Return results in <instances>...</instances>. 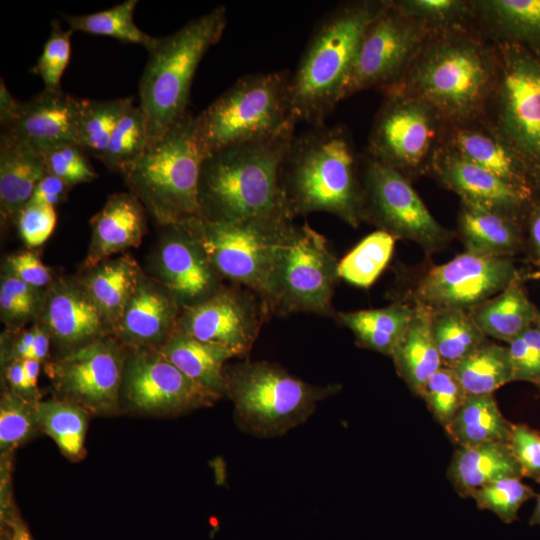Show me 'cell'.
Masks as SVG:
<instances>
[{"instance_id":"obj_26","label":"cell","mask_w":540,"mask_h":540,"mask_svg":"<svg viewBox=\"0 0 540 540\" xmlns=\"http://www.w3.org/2000/svg\"><path fill=\"white\" fill-rule=\"evenodd\" d=\"M448 477L461 497H471L478 488L503 478H522L511 446L505 442H487L458 447Z\"/></svg>"},{"instance_id":"obj_46","label":"cell","mask_w":540,"mask_h":540,"mask_svg":"<svg viewBox=\"0 0 540 540\" xmlns=\"http://www.w3.org/2000/svg\"><path fill=\"white\" fill-rule=\"evenodd\" d=\"M73 32L70 28L64 30L56 21L52 23L42 53L32 67V72L41 78L44 89H61V79L70 61Z\"/></svg>"},{"instance_id":"obj_38","label":"cell","mask_w":540,"mask_h":540,"mask_svg":"<svg viewBox=\"0 0 540 540\" xmlns=\"http://www.w3.org/2000/svg\"><path fill=\"white\" fill-rule=\"evenodd\" d=\"M432 331L442 364L452 368L487 340L470 311H432Z\"/></svg>"},{"instance_id":"obj_15","label":"cell","mask_w":540,"mask_h":540,"mask_svg":"<svg viewBox=\"0 0 540 540\" xmlns=\"http://www.w3.org/2000/svg\"><path fill=\"white\" fill-rule=\"evenodd\" d=\"M424 24L384 3L360 42L341 99L372 87L391 88L424 37Z\"/></svg>"},{"instance_id":"obj_41","label":"cell","mask_w":540,"mask_h":540,"mask_svg":"<svg viewBox=\"0 0 540 540\" xmlns=\"http://www.w3.org/2000/svg\"><path fill=\"white\" fill-rule=\"evenodd\" d=\"M478 6L504 33L540 49V0H488Z\"/></svg>"},{"instance_id":"obj_63","label":"cell","mask_w":540,"mask_h":540,"mask_svg":"<svg viewBox=\"0 0 540 540\" xmlns=\"http://www.w3.org/2000/svg\"><path fill=\"white\" fill-rule=\"evenodd\" d=\"M537 324H538L539 327H540V317H539L538 320H537Z\"/></svg>"},{"instance_id":"obj_11","label":"cell","mask_w":540,"mask_h":540,"mask_svg":"<svg viewBox=\"0 0 540 540\" xmlns=\"http://www.w3.org/2000/svg\"><path fill=\"white\" fill-rule=\"evenodd\" d=\"M501 137L540 180V58L519 43L501 47Z\"/></svg>"},{"instance_id":"obj_23","label":"cell","mask_w":540,"mask_h":540,"mask_svg":"<svg viewBox=\"0 0 540 540\" xmlns=\"http://www.w3.org/2000/svg\"><path fill=\"white\" fill-rule=\"evenodd\" d=\"M79 104L80 99L62 89H43L22 102L15 120L2 128L1 133L21 139L41 152L75 143Z\"/></svg>"},{"instance_id":"obj_37","label":"cell","mask_w":540,"mask_h":540,"mask_svg":"<svg viewBox=\"0 0 540 540\" xmlns=\"http://www.w3.org/2000/svg\"><path fill=\"white\" fill-rule=\"evenodd\" d=\"M133 104V97L80 99L75 143L86 154L101 160L119 119Z\"/></svg>"},{"instance_id":"obj_55","label":"cell","mask_w":540,"mask_h":540,"mask_svg":"<svg viewBox=\"0 0 540 540\" xmlns=\"http://www.w3.org/2000/svg\"><path fill=\"white\" fill-rule=\"evenodd\" d=\"M0 311L2 320L10 326L20 325L33 317L14 298L3 291H0Z\"/></svg>"},{"instance_id":"obj_29","label":"cell","mask_w":540,"mask_h":540,"mask_svg":"<svg viewBox=\"0 0 540 540\" xmlns=\"http://www.w3.org/2000/svg\"><path fill=\"white\" fill-rule=\"evenodd\" d=\"M451 147L476 165L514 188L530 195L531 171L522 158L500 136L475 129L454 131Z\"/></svg>"},{"instance_id":"obj_13","label":"cell","mask_w":540,"mask_h":540,"mask_svg":"<svg viewBox=\"0 0 540 540\" xmlns=\"http://www.w3.org/2000/svg\"><path fill=\"white\" fill-rule=\"evenodd\" d=\"M364 215L395 238L415 241L426 250L445 243L448 232L427 209L404 173L368 154L364 163Z\"/></svg>"},{"instance_id":"obj_32","label":"cell","mask_w":540,"mask_h":540,"mask_svg":"<svg viewBox=\"0 0 540 540\" xmlns=\"http://www.w3.org/2000/svg\"><path fill=\"white\" fill-rule=\"evenodd\" d=\"M459 228L466 251L485 256H509L520 244L516 219L462 202Z\"/></svg>"},{"instance_id":"obj_62","label":"cell","mask_w":540,"mask_h":540,"mask_svg":"<svg viewBox=\"0 0 540 540\" xmlns=\"http://www.w3.org/2000/svg\"><path fill=\"white\" fill-rule=\"evenodd\" d=\"M1 540H11V539H10V538H7V537H4V538L2 537Z\"/></svg>"},{"instance_id":"obj_58","label":"cell","mask_w":540,"mask_h":540,"mask_svg":"<svg viewBox=\"0 0 540 540\" xmlns=\"http://www.w3.org/2000/svg\"><path fill=\"white\" fill-rule=\"evenodd\" d=\"M25 378L29 390L38 397L37 382L40 372V362L34 359L22 360Z\"/></svg>"},{"instance_id":"obj_59","label":"cell","mask_w":540,"mask_h":540,"mask_svg":"<svg viewBox=\"0 0 540 540\" xmlns=\"http://www.w3.org/2000/svg\"><path fill=\"white\" fill-rule=\"evenodd\" d=\"M530 237L536 253L540 256V203L531 215Z\"/></svg>"},{"instance_id":"obj_16","label":"cell","mask_w":540,"mask_h":540,"mask_svg":"<svg viewBox=\"0 0 540 540\" xmlns=\"http://www.w3.org/2000/svg\"><path fill=\"white\" fill-rule=\"evenodd\" d=\"M516 278L510 256L466 251L424 274L416 288L417 303L431 311H470L503 291Z\"/></svg>"},{"instance_id":"obj_60","label":"cell","mask_w":540,"mask_h":540,"mask_svg":"<svg viewBox=\"0 0 540 540\" xmlns=\"http://www.w3.org/2000/svg\"><path fill=\"white\" fill-rule=\"evenodd\" d=\"M10 539L11 540H33L27 527L20 521H17L13 524V531H12V535Z\"/></svg>"},{"instance_id":"obj_43","label":"cell","mask_w":540,"mask_h":540,"mask_svg":"<svg viewBox=\"0 0 540 540\" xmlns=\"http://www.w3.org/2000/svg\"><path fill=\"white\" fill-rule=\"evenodd\" d=\"M33 403L9 388L0 400V452L6 456L41 430Z\"/></svg>"},{"instance_id":"obj_8","label":"cell","mask_w":540,"mask_h":540,"mask_svg":"<svg viewBox=\"0 0 540 540\" xmlns=\"http://www.w3.org/2000/svg\"><path fill=\"white\" fill-rule=\"evenodd\" d=\"M492 77V61L484 48L456 38L428 48L411 70L408 85L437 114L463 120L482 107Z\"/></svg>"},{"instance_id":"obj_5","label":"cell","mask_w":540,"mask_h":540,"mask_svg":"<svg viewBox=\"0 0 540 540\" xmlns=\"http://www.w3.org/2000/svg\"><path fill=\"white\" fill-rule=\"evenodd\" d=\"M290 80L284 70L244 75L194 116L204 157L295 128Z\"/></svg>"},{"instance_id":"obj_44","label":"cell","mask_w":540,"mask_h":540,"mask_svg":"<svg viewBox=\"0 0 540 540\" xmlns=\"http://www.w3.org/2000/svg\"><path fill=\"white\" fill-rule=\"evenodd\" d=\"M533 489L524 484L521 478H503L475 490L473 498L480 509L494 513L505 523L518 519L522 505L535 497Z\"/></svg>"},{"instance_id":"obj_6","label":"cell","mask_w":540,"mask_h":540,"mask_svg":"<svg viewBox=\"0 0 540 540\" xmlns=\"http://www.w3.org/2000/svg\"><path fill=\"white\" fill-rule=\"evenodd\" d=\"M227 397L239 428L257 438H275L306 422L317 404L340 386L313 385L268 361L225 367Z\"/></svg>"},{"instance_id":"obj_10","label":"cell","mask_w":540,"mask_h":540,"mask_svg":"<svg viewBox=\"0 0 540 540\" xmlns=\"http://www.w3.org/2000/svg\"><path fill=\"white\" fill-rule=\"evenodd\" d=\"M292 223L291 217L236 223L191 218L196 236L222 279L253 291L267 308L278 245Z\"/></svg>"},{"instance_id":"obj_35","label":"cell","mask_w":540,"mask_h":540,"mask_svg":"<svg viewBox=\"0 0 540 540\" xmlns=\"http://www.w3.org/2000/svg\"><path fill=\"white\" fill-rule=\"evenodd\" d=\"M468 395H488L513 382L507 347L485 341L452 367Z\"/></svg>"},{"instance_id":"obj_30","label":"cell","mask_w":540,"mask_h":540,"mask_svg":"<svg viewBox=\"0 0 540 540\" xmlns=\"http://www.w3.org/2000/svg\"><path fill=\"white\" fill-rule=\"evenodd\" d=\"M143 273L129 255L108 259L81 280L87 293L113 328L136 290Z\"/></svg>"},{"instance_id":"obj_57","label":"cell","mask_w":540,"mask_h":540,"mask_svg":"<svg viewBox=\"0 0 540 540\" xmlns=\"http://www.w3.org/2000/svg\"><path fill=\"white\" fill-rule=\"evenodd\" d=\"M34 331L35 337L29 359H34L42 363L48 356L51 338L48 332L40 324L34 326Z\"/></svg>"},{"instance_id":"obj_53","label":"cell","mask_w":540,"mask_h":540,"mask_svg":"<svg viewBox=\"0 0 540 540\" xmlns=\"http://www.w3.org/2000/svg\"><path fill=\"white\" fill-rule=\"evenodd\" d=\"M0 291L14 298L33 317L38 316L41 308L42 297L39 289H36L4 271L1 276Z\"/></svg>"},{"instance_id":"obj_21","label":"cell","mask_w":540,"mask_h":540,"mask_svg":"<svg viewBox=\"0 0 540 540\" xmlns=\"http://www.w3.org/2000/svg\"><path fill=\"white\" fill-rule=\"evenodd\" d=\"M181 311L161 282L143 274L113 328V334L119 343L131 350H157L175 332Z\"/></svg>"},{"instance_id":"obj_64","label":"cell","mask_w":540,"mask_h":540,"mask_svg":"<svg viewBox=\"0 0 540 540\" xmlns=\"http://www.w3.org/2000/svg\"><path fill=\"white\" fill-rule=\"evenodd\" d=\"M538 386H539V389H540V384H538Z\"/></svg>"},{"instance_id":"obj_49","label":"cell","mask_w":540,"mask_h":540,"mask_svg":"<svg viewBox=\"0 0 540 540\" xmlns=\"http://www.w3.org/2000/svg\"><path fill=\"white\" fill-rule=\"evenodd\" d=\"M56 222L55 207L28 202L20 211L15 225L27 246L38 247L52 235Z\"/></svg>"},{"instance_id":"obj_4","label":"cell","mask_w":540,"mask_h":540,"mask_svg":"<svg viewBox=\"0 0 540 540\" xmlns=\"http://www.w3.org/2000/svg\"><path fill=\"white\" fill-rule=\"evenodd\" d=\"M227 11L222 5L187 22L174 33L157 37L139 81L149 145L188 113L190 89L197 68L222 37Z\"/></svg>"},{"instance_id":"obj_50","label":"cell","mask_w":540,"mask_h":540,"mask_svg":"<svg viewBox=\"0 0 540 540\" xmlns=\"http://www.w3.org/2000/svg\"><path fill=\"white\" fill-rule=\"evenodd\" d=\"M509 444L523 477L540 482V434L523 424H511Z\"/></svg>"},{"instance_id":"obj_45","label":"cell","mask_w":540,"mask_h":540,"mask_svg":"<svg viewBox=\"0 0 540 540\" xmlns=\"http://www.w3.org/2000/svg\"><path fill=\"white\" fill-rule=\"evenodd\" d=\"M419 395L443 427L452 421L468 396L454 370L445 366L426 382Z\"/></svg>"},{"instance_id":"obj_20","label":"cell","mask_w":540,"mask_h":540,"mask_svg":"<svg viewBox=\"0 0 540 540\" xmlns=\"http://www.w3.org/2000/svg\"><path fill=\"white\" fill-rule=\"evenodd\" d=\"M38 317L63 354L112 333L81 280L53 281L43 294Z\"/></svg>"},{"instance_id":"obj_1","label":"cell","mask_w":540,"mask_h":540,"mask_svg":"<svg viewBox=\"0 0 540 540\" xmlns=\"http://www.w3.org/2000/svg\"><path fill=\"white\" fill-rule=\"evenodd\" d=\"M294 135L291 128L208 155L201 166L199 217L223 223L294 219L280 185L281 163Z\"/></svg>"},{"instance_id":"obj_31","label":"cell","mask_w":540,"mask_h":540,"mask_svg":"<svg viewBox=\"0 0 540 540\" xmlns=\"http://www.w3.org/2000/svg\"><path fill=\"white\" fill-rule=\"evenodd\" d=\"M470 313L486 337L508 343L535 325L540 317L517 278Z\"/></svg>"},{"instance_id":"obj_3","label":"cell","mask_w":540,"mask_h":540,"mask_svg":"<svg viewBox=\"0 0 540 540\" xmlns=\"http://www.w3.org/2000/svg\"><path fill=\"white\" fill-rule=\"evenodd\" d=\"M384 2L341 5L317 25L291 75L294 117L312 126L325 124L341 94L362 37Z\"/></svg>"},{"instance_id":"obj_19","label":"cell","mask_w":540,"mask_h":540,"mask_svg":"<svg viewBox=\"0 0 540 540\" xmlns=\"http://www.w3.org/2000/svg\"><path fill=\"white\" fill-rule=\"evenodd\" d=\"M164 227L167 232L157 251V280L183 310L215 294L223 286L222 277L196 236L191 218Z\"/></svg>"},{"instance_id":"obj_14","label":"cell","mask_w":540,"mask_h":540,"mask_svg":"<svg viewBox=\"0 0 540 540\" xmlns=\"http://www.w3.org/2000/svg\"><path fill=\"white\" fill-rule=\"evenodd\" d=\"M133 411L182 415L221 399L168 361L156 349H135L126 356L121 396Z\"/></svg>"},{"instance_id":"obj_17","label":"cell","mask_w":540,"mask_h":540,"mask_svg":"<svg viewBox=\"0 0 540 540\" xmlns=\"http://www.w3.org/2000/svg\"><path fill=\"white\" fill-rule=\"evenodd\" d=\"M269 313L251 290L222 286L206 300L183 309L177 329L203 342L227 348L236 357L251 351Z\"/></svg>"},{"instance_id":"obj_7","label":"cell","mask_w":540,"mask_h":540,"mask_svg":"<svg viewBox=\"0 0 540 540\" xmlns=\"http://www.w3.org/2000/svg\"><path fill=\"white\" fill-rule=\"evenodd\" d=\"M205 159L197 143L194 116L189 112L121 175L129 188L162 226L199 217V181Z\"/></svg>"},{"instance_id":"obj_61","label":"cell","mask_w":540,"mask_h":540,"mask_svg":"<svg viewBox=\"0 0 540 540\" xmlns=\"http://www.w3.org/2000/svg\"><path fill=\"white\" fill-rule=\"evenodd\" d=\"M536 497V505L529 520V524L531 526H540V494Z\"/></svg>"},{"instance_id":"obj_54","label":"cell","mask_w":540,"mask_h":540,"mask_svg":"<svg viewBox=\"0 0 540 540\" xmlns=\"http://www.w3.org/2000/svg\"><path fill=\"white\" fill-rule=\"evenodd\" d=\"M69 189L63 180L46 173L37 183L29 202L56 207L66 200Z\"/></svg>"},{"instance_id":"obj_52","label":"cell","mask_w":540,"mask_h":540,"mask_svg":"<svg viewBox=\"0 0 540 540\" xmlns=\"http://www.w3.org/2000/svg\"><path fill=\"white\" fill-rule=\"evenodd\" d=\"M5 271L36 289L48 287L53 282L49 268L29 251L8 256Z\"/></svg>"},{"instance_id":"obj_42","label":"cell","mask_w":540,"mask_h":540,"mask_svg":"<svg viewBox=\"0 0 540 540\" xmlns=\"http://www.w3.org/2000/svg\"><path fill=\"white\" fill-rule=\"evenodd\" d=\"M148 146L145 115L139 106L133 104L119 119L101 161L109 170L121 174Z\"/></svg>"},{"instance_id":"obj_40","label":"cell","mask_w":540,"mask_h":540,"mask_svg":"<svg viewBox=\"0 0 540 540\" xmlns=\"http://www.w3.org/2000/svg\"><path fill=\"white\" fill-rule=\"evenodd\" d=\"M395 239L384 230L365 236L339 261L338 277L357 287H370L388 264Z\"/></svg>"},{"instance_id":"obj_18","label":"cell","mask_w":540,"mask_h":540,"mask_svg":"<svg viewBox=\"0 0 540 540\" xmlns=\"http://www.w3.org/2000/svg\"><path fill=\"white\" fill-rule=\"evenodd\" d=\"M436 115L415 96L389 93L371 132L369 155L402 173L418 168L430 153Z\"/></svg>"},{"instance_id":"obj_12","label":"cell","mask_w":540,"mask_h":540,"mask_svg":"<svg viewBox=\"0 0 540 540\" xmlns=\"http://www.w3.org/2000/svg\"><path fill=\"white\" fill-rule=\"evenodd\" d=\"M126 356L124 346L107 336L64 353L46 371L60 399L109 415L119 407Z\"/></svg>"},{"instance_id":"obj_48","label":"cell","mask_w":540,"mask_h":540,"mask_svg":"<svg viewBox=\"0 0 540 540\" xmlns=\"http://www.w3.org/2000/svg\"><path fill=\"white\" fill-rule=\"evenodd\" d=\"M508 352L513 369V381L540 384V327L536 323L511 342Z\"/></svg>"},{"instance_id":"obj_39","label":"cell","mask_w":540,"mask_h":540,"mask_svg":"<svg viewBox=\"0 0 540 540\" xmlns=\"http://www.w3.org/2000/svg\"><path fill=\"white\" fill-rule=\"evenodd\" d=\"M137 0H127L109 9L85 15L62 14L71 30L107 36L121 42L143 46L147 51L157 37L143 32L134 22Z\"/></svg>"},{"instance_id":"obj_33","label":"cell","mask_w":540,"mask_h":540,"mask_svg":"<svg viewBox=\"0 0 540 540\" xmlns=\"http://www.w3.org/2000/svg\"><path fill=\"white\" fill-rule=\"evenodd\" d=\"M414 308L394 303L377 309L339 312V322L350 329L358 345L391 357L413 317Z\"/></svg>"},{"instance_id":"obj_24","label":"cell","mask_w":540,"mask_h":540,"mask_svg":"<svg viewBox=\"0 0 540 540\" xmlns=\"http://www.w3.org/2000/svg\"><path fill=\"white\" fill-rule=\"evenodd\" d=\"M146 209L131 192L111 194L90 220L91 241L84 266L91 269L137 247L146 231Z\"/></svg>"},{"instance_id":"obj_22","label":"cell","mask_w":540,"mask_h":540,"mask_svg":"<svg viewBox=\"0 0 540 540\" xmlns=\"http://www.w3.org/2000/svg\"><path fill=\"white\" fill-rule=\"evenodd\" d=\"M433 165L441 181L466 202L516 219L530 195L514 188L459 154L437 150Z\"/></svg>"},{"instance_id":"obj_25","label":"cell","mask_w":540,"mask_h":540,"mask_svg":"<svg viewBox=\"0 0 540 540\" xmlns=\"http://www.w3.org/2000/svg\"><path fill=\"white\" fill-rule=\"evenodd\" d=\"M46 174L43 154L16 137L0 135V211L3 224H16L37 183Z\"/></svg>"},{"instance_id":"obj_28","label":"cell","mask_w":540,"mask_h":540,"mask_svg":"<svg viewBox=\"0 0 540 540\" xmlns=\"http://www.w3.org/2000/svg\"><path fill=\"white\" fill-rule=\"evenodd\" d=\"M398 375L416 394L443 367L432 331V311L417 303L410 324L391 355Z\"/></svg>"},{"instance_id":"obj_47","label":"cell","mask_w":540,"mask_h":540,"mask_svg":"<svg viewBox=\"0 0 540 540\" xmlns=\"http://www.w3.org/2000/svg\"><path fill=\"white\" fill-rule=\"evenodd\" d=\"M42 154L46 173L60 178L70 188L92 182L97 177L86 153L75 143L58 145Z\"/></svg>"},{"instance_id":"obj_34","label":"cell","mask_w":540,"mask_h":540,"mask_svg":"<svg viewBox=\"0 0 540 540\" xmlns=\"http://www.w3.org/2000/svg\"><path fill=\"white\" fill-rule=\"evenodd\" d=\"M511 424L501 413L493 394L468 395L444 428L458 447H466L487 442L509 443Z\"/></svg>"},{"instance_id":"obj_9","label":"cell","mask_w":540,"mask_h":540,"mask_svg":"<svg viewBox=\"0 0 540 540\" xmlns=\"http://www.w3.org/2000/svg\"><path fill=\"white\" fill-rule=\"evenodd\" d=\"M339 261L325 236L309 224L294 222L276 253L268 300L269 312L333 316L332 297Z\"/></svg>"},{"instance_id":"obj_2","label":"cell","mask_w":540,"mask_h":540,"mask_svg":"<svg viewBox=\"0 0 540 540\" xmlns=\"http://www.w3.org/2000/svg\"><path fill=\"white\" fill-rule=\"evenodd\" d=\"M280 185L293 217L328 212L355 228L365 218L356 156L341 126L322 124L294 135L281 163Z\"/></svg>"},{"instance_id":"obj_51","label":"cell","mask_w":540,"mask_h":540,"mask_svg":"<svg viewBox=\"0 0 540 540\" xmlns=\"http://www.w3.org/2000/svg\"><path fill=\"white\" fill-rule=\"evenodd\" d=\"M406 16L421 23L443 22L459 16L464 2L455 0H408L395 3Z\"/></svg>"},{"instance_id":"obj_56","label":"cell","mask_w":540,"mask_h":540,"mask_svg":"<svg viewBox=\"0 0 540 540\" xmlns=\"http://www.w3.org/2000/svg\"><path fill=\"white\" fill-rule=\"evenodd\" d=\"M22 102L14 98L1 78L0 83V124L1 128L8 126L17 117Z\"/></svg>"},{"instance_id":"obj_36","label":"cell","mask_w":540,"mask_h":540,"mask_svg":"<svg viewBox=\"0 0 540 540\" xmlns=\"http://www.w3.org/2000/svg\"><path fill=\"white\" fill-rule=\"evenodd\" d=\"M41 430L50 436L70 460L85 456L89 412L67 400L39 401L36 405Z\"/></svg>"},{"instance_id":"obj_27","label":"cell","mask_w":540,"mask_h":540,"mask_svg":"<svg viewBox=\"0 0 540 540\" xmlns=\"http://www.w3.org/2000/svg\"><path fill=\"white\" fill-rule=\"evenodd\" d=\"M157 350L186 376L220 398L227 397L225 363L236 357L233 352L195 339L177 328Z\"/></svg>"}]
</instances>
